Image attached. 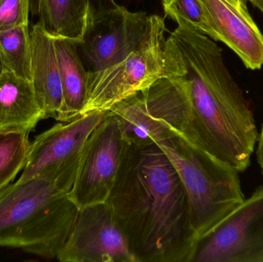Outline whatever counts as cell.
<instances>
[{"mask_svg": "<svg viewBox=\"0 0 263 262\" xmlns=\"http://www.w3.org/2000/svg\"><path fill=\"white\" fill-rule=\"evenodd\" d=\"M106 203L137 262H192L197 235L182 180L156 144H128Z\"/></svg>", "mask_w": 263, "mask_h": 262, "instance_id": "6da1fadb", "label": "cell"}, {"mask_svg": "<svg viewBox=\"0 0 263 262\" xmlns=\"http://www.w3.org/2000/svg\"><path fill=\"white\" fill-rule=\"evenodd\" d=\"M186 82L199 149L239 172L248 169L257 144L254 115L214 40L186 24L167 38Z\"/></svg>", "mask_w": 263, "mask_h": 262, "instance_id": "7a4b0ae2", "label": "cell"}, {"mask_svg": "<svg viewBox=\"0 0 263 262\" xmlns=\"http://www.w3.org/2000/svg\"><path fill=\"white\" fill-rule=\"evenodd\" d=\"M69 192L43 176L0 191V247L57 258L78 215Z\"/></svg>", "mask_w": 263, "mask_h": 262, "instance_id": "3957f363", "label": "cell"}, {"mask_svg": "<svg viewBox=\"0 0 263 262\" xmlns=\"http://www.w3.org/2000/svg\"><path fill=\"white\" fill-rule=\"evenodd\" d=\"M156 144L182 180L199 240L245 199L239 172L196 147L182 134H173Z\"/></svg>", "mask_w": 263, "mask_h": 262, "instance_id": "277c9868", "label": "cell"}, {"mask_svg": "<svg viewBox=\"0 0 263 262\" xmlns=\"http://www.w3.org/2000/svg\"><path fill=\"white\" fill-rule=\"evenodd\" d=\"M129 144L157 143L180 132L196 146L193 110L185 78L165 77L122 100L109 111Z\"/></svg>", "mask_w": 263, "mask_h": 262, "instance_id": "5b68a950", "label": "cell"}, {"mask_svg": "<svg viewBox=\"0 0 263 262\" xmlns=\"http://www.w3.org/2000/svg\"><path fill=\"white\" fill-rule=\"evenodd\" d=\"M165 32L164 18L150 15L148 33L136 50L107 69L89 72L81 115L94 111H109L159 78L177 77V65L167 44Z\"/></svg>", "mask_w": 263, "mask_h": 262, "instance_id": "8992f818", "label": "cell"}, {"mask_svg": "<svg viewBox=\"0 0 263 262\" xmlns=\"http://www.w3.org/2000/svg\"><path fill=\"white\" fill-rule=\"evenodd\" d=\"M109 111H94L68 122H59L29 144L26 166L18 178L46 177L70 192L85 142Z\"/></svg>", "mask_w": 263, "mask_h": 262, "instance_id": "52a82bcc", "label": "cell"}, {"mask_svg": "<svg viewBox=\"0 0 263 262\" xmlns=\"http://www.w3.org/2000/svg\"><path fill=\"white\" fill-rule=\"evenodd\" d=\"M127 143L117 118L108 112L83 145L69 197L79 209L107 201Z\"/></svg>", "mask_w": 263, "mask_h": 262, "instance_id": "ba28073f", "label": "cell"}, {"mask_svg": "<svg viewBox=\"0 0 263 262\" xmlns=\"http://www.w3.org/2000/svg\"><path fill=\"white\" fill-rule=\"evenodd\" d=\"M192 262H263V186L198 241Z\"/></svg>", "mask_w": 263, "mask_h": 262, "instance_id": "9c48e42d", "label": "cell"}, {"mask_svg": "<svg viewBox=\"0 0 263 262\" xmlns=\"http://www.w3.org/2000/svg\"><path fill=\"white\" fill-rule=\"evenodd\" d=\"M149 24L145 12H132L120 6L91 18L84 38L77 42L86 70L100 72L126 58L140 46Z\"/></svg>", "mask_w": 263, "mask_h": 262, "instance_id": "30bf717a", "label": "cell"}, {"mask_svg": "<svg viewBox=\"0 0 263 262\" xmlns=\"http://www.w3.org/2000/svg\"><path fill=\"white\" fill-rule=\"evenodd\" d=\"M57 259L61 262H137L107 203L80 209Z\"/></svg>", "mask_w": 263, "mask_h": 262, "instance_id": "8fae6325", "label": "cell"}, {"mask_svg": "<svg viewBox=\"0 0 263 262\" xmlns=\"http://www.w3.org/2000/svg\"><path fill=\"white\" fill-rule=\"evenodd\" d=\"M217 30L221 42L242 60L247 69L263 66V35L245 0H199Z\"/></svg>", "mask_w": 263, "mask_h": 262, "instance_id": "7c38bea8", "label": "cell"}, {"mask_svg": "<svg viewBox=\"0 0 263 262\" xmlns=\"http://www.w3.org/2000/svg\"><path fill=\"white\" fill-rule=\"evenodd\" d=\"M31 82L43 118L58 121L63 108V87L53 37L36 23L30 29Z\"/></svg>", "mask_w": 263, "mask_h": 262, "instance_id": "4fadbf2b", "label": "cell"}, {"mask_svg": "<svg viewBox=\"0 0 263 262\" xmlns=\"http://www.w3.org/2000/svg\"><path fill=\"white\" fill-rule=\"evenodd\" d=\"M43 119L32 82L3 69L0 75V132L30 133Z\"/></svg>", "mask_w": 263, "mask_h": 262, "instance_id": "5bb4252c", "label": "cell"}, {"mask_svg": "<svg viewBox=\"0 0 263 262\" xmlns=\"http://www.w3.org/2000/svg\"><path fill=\"white\" fill-rule=\"evenodd\" d=\"M30 14L52 37L80 42L90 23L89 0H29Z\"/></svg>", "mask_w": 263, "mask_h": 262, "instance_id": "9a60e30c", "label": "cell"}, {"mask_svg": "<svg viewBox=\"0 0 263 262\" xmlns=\"http://www.w3.org/2000/svg\"><path fill=\"white\" fill-rule=\"evenodd\" d=\"M53 38L63 87V108L58 122H68L81 115L89 72L82 62L77 41L62 37Z\"/></svg>", "mask_w": 263, "mask_h": 262, "instance_id": "2e32d148", "label": "cell"}, {"mask_svg": "<svg viewBox=\"0 0 263 262\" xmlns=\"http://www.w3.org/2000/svg\"><path fill=\"white\" fill-rule=\"evenodd\" d=\"M29 26L0 32V59L3 69L31 81L32 49Z\"/></svg>", "mask_w": 263, "mask_h": 262, "instance_id": "e0dca14e", "label": "cell"}, {"mask_svg": "<svg viewBox=\"0 0 263 262\" xmlns=\"http://www.w3.org/2000/svg\"><path fill=\"white\" fill-rule=\"evenodd\" d=\"M29 132H0V191L23 172L29 155Z\"/></svg>", "mask_w": 263, "mask_h": 262, "instance_id": "ac0fdd59", "label": "cell"}, {"mask_svg": "<svg viewBox=\"0 0 263 262\" xmlns=\"http://www.w3.org/2000/svg\"><path fill=\"white\" fill-rule=\"evenodd\" d=\"M165 15L184 23L214 41L221 42L206 9L199 0H166L162 2Z\"/></svg>", "mask_w": 263, "mask_h": 262, "instance_id": "d6986e66", "label": "cell"}, {"mask_svg": "<svg viewBox=\"0 0 263 262\" xmlns=\"http://www.w3.org/2000/svg\"><path fill=\"white\" fill-rule=\"evenodd\" d=\"M29 0H0V32L29 25Z\"/></svg>", "mask_w": 263, "mask_h": 262, "instance_id": "ffe728a7", "label": "cell"}, {"mask_svg": "<svg viewBox=\"0 0 263 262\" xmlns=\"http://www.w3.org/2000/svg\"><path fill=\"white\" fill-rule=\"evenodd\" d=\"M89 2L92 18L119 7L115 0H89Z\"/></svg>", "mask_w": 263, "mask_h": 262, "instance_id": "44dd1931", "label": "cell"}, {"mask_svg": "<svg viewBox=\"0 0 263 262\" xmlns=\"http://www.w3.org/2000/svg\"><path fill=\"white\" fill-rule=\"evenodd\" d=\"M257 150H256V158L258 164L260 166L263 173V123L261 128L260 132L259 133L257 141Z\"/></svg>", "mask_w": 263, "mask_h": 262, "instance_id": "7402d4cb", "label": "cell"}, {"mask_svg": "<svg viewBox=\"0 0 263 262\" xmlns=\"http://www.w3.org/2000/svg\"><path fill=\"white\" fill-rule=\"evenodd\" d=\"M247 2H250L253 6L259 9L261 12L263 11V0H245Z\"/></svg>", "mask_w": 263, "mask_h": 262, "instance_id": "603a6c76", "label": "cell"}, {"mask_svg": "<svg viewBox=\"0 0 263 262\" xmlns=\"http://www.w3.org/2000/svg\"><path fill=\"white\" fill-rule=\"evenodd\" d=\"M3 71V64H2L1 59H0V75H1L2 72Z\"/></svg>", "mask_w": 263, "mask_h": 262, "instance_id": "cb8c5ba5", "label": "cell"}, {"mask_svg": "<svg viewBox=\"0 0 263 262\" xmlns=\"http://www.w3.org/2000/svg\"><path fill=\"white\" fill-rule=\"evenodd\" d=\"M162 2L166 1V0H162Z\"/></svg>", "mask_w": 263, "mask_h": 262, "instance_id": "d4e9b609", "label": "cell"}, {"mask_svg": "<svg viewBox=\"0 0 263 262\" xmlns=\"http://www.w3.org/2000/svg\"><path fill=\"white\" fill-rule=\"evenodd\" d=\"M262 13H263V11H262Z\"/></svg>", "mask_w": 263, "mask_h": 262, "instance_id": "484cf974", "label": "cell"}]
</instances>
